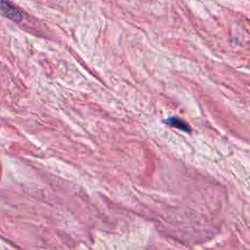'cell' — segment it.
I'll use <instances>...</instances> for the list:
<instances>
[{"mask_svg":"<svg viewBox=\"0 0 250 250\" xmlns=\"http://www.w3.org/2000/svg\"><path fill=\"white\" fill-rule=\"evenodd\" d=\"M0 10L3 13V15H5L6 18H8L14 21L19 22L22 20L21 13L15 6H13L10 2L0 1Z\"/></svg>","mask_w":250,"mask_h":250,"instance_id":"obj_1","label":"cell"},{"mask_svg":"<svg viewBox=\"0 0 250 250\" xmlns=\"http://www.w3.org/2000/svg\"><path fill=\"white\" fill-rule=\"evenodd\" d=\"M164 122L171 126V127H174V128H177V129H180L181 131H184L186 133H190L191 132V128L189 127V125L185 122L183 119L177 117V116H172V117H169L168 119H165Z\"/></svg>","mask_w":250,"mask_h":250,"instance_id":"obj_2","label":"cell"}]
</instances>
